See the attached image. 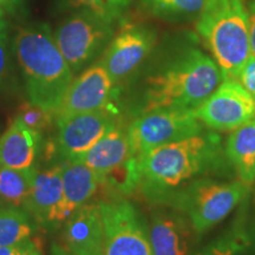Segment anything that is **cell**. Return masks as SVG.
I'll return each instance as SVG.
<instances>
[{"mask_svg": "<svg viewBox=\"0 0 255 255\" xmlns=\"http://www.w3.org/2000/svg\"><path fill=\"white\" fill-rule=\"evenodd\" d=\"M138 157L139 186L149 202L168 207L181 191L207 177L225 176L231 170L221 137L203 131L164 144Z\"/></svg>", "mask_w": 255, "mask_h": 255, "instance_id": "cell-1", "label": "cell"}, {"mask_svg": "<svg viewBox=\"0 0 255 255\" xmlns=\"http://www.w3.org/2000/svg\"><path fill=\"white\" fill-rule=\"evenodd\" d=\"M194 38L189 34L146 79L142 114L162 108L194 110L222 82L214 58L191 43Z\"/></svg>", "mask_w": 255, "mask_h": 255, "instance_id": "cell-2", "label": "cell"}, {"mask_svg": "<svg viewBox=\"0 0 255 255\" xmlns=\"http://www.w3.org/2000/svg\"><path fill=\"white\" fill-rule=\"evenodd\" d=\"M13 49L28 102L55 114L75 75L57 46L50 26L33 24L20 28Z\"/></svg>", "mask_w": 255, "mask_h": 255, "instance_id": "cell-3", "label": "cell"}, {"mask_svg": "<svg viewBox=\"0 0 255 255\" xmlns=\"http://www.w3.org/2000/svg\"><path fill=\"white\" fill-rule=\"evenodd\" d=\"M223 79H238L251 56L248 14L242 0H215L196 20Z\"/></svg>", "mask_w": 255, "mask_h": 255, "instance_id": "cell-4", "label": "cell"}, {"mask_svg": "<svg viewBox=\"0 0 255 255\" xmlns=\"http://www.w3.org/2000/svg\"><path fill=\"white\" fill-rule=\"evenodd\" d=\"M250 187L239 181L207 177L190 184L168 207L184 213L196 234H203L227 218L246 195Z\"/></svg>", "mask_w": 255, "mask_h": 255, "instance_id": "cell-5", "label": "cell"}, {"mask_svg": "<svg viewBox=\"0 0 255 255\" xmlns=\"http://www.w3.org/2000/svg\"><path fill=\"white\" fill-rule=\"evenodd\" d=\"M114 36V24L88 9L75 12L53 33L73 75L89 68L97 57L103 55Z\"/></svg>", "mask_w": 255, "mask_h": 255, "instance_id": "cell-6", "label": "cell"}, {"mask_svg": "<svg viewBox=\"0 0 255 255\" xmlns=\"http://www.w3.org/2000/svg\"><path fill=\"white\" fill-rule=\"evenodd\" d=\"M203 131V124L194 110L175 108H162L141 114L128 128L132 154L136 156Z\"/></svg>", "mask_w": 255, "mask_h": 255, "instance_id": "cell-7", "label": "cell"}, {"mask_svg": "<svg viewBox=\"0 0 255 255\" xmlns=\"http://www.w3.org/2000/svg\"><path fill=\"white\" fill-rule=\"evenodd\" d=\"M104 255H154L148 226L136 206L119 199L102 201Z\"/></svg>", "mask_w": 255, "mask_h": 255, "instance_id": "cell-8", "label": "cell"}, {"mask_svg": "<svg viewBox=\"0 0 255 255\" xmlns=\"http://www.w3.org/2000/svg\"><path fill=\"white\" fill-rule=\"evenodd\" d=\"M200 122L215 131H233L255 117V102L238 79H223L194 109Z\"/></svg>", "mask_w": 255, "mask_h": 255, "instance_id": "cell-9", "label": "cell"}, {"mask_svg": "<svg viewBox=\"0 0 255 255\" xmlns=\"http://www.w3.org/2000/svg\"><path fill=\"white\" fill-rule=\"evenodd\" d=\"M115 126L117 111L114 105L57 121L58 132L53 151L60 162L78 158Z\"/></svg>", "mask_w": 255, "mask_h": 255, "instance_id": "cell-10", "label": "cell"}, {"mask_svg": "<svg viewBox=\"0 0 255 255\" xmlns=\"http://www.w3.org/2000/svg\"><path fill=\"white\" fill-rule=\"evenodd\" d=\"M157 36L146 25H124L103 53L100 62L114 84L129 77L154 49Z\"/></svg>", "mask_w": 255, "mask_h": 255, "instance_id": "cell-11", "label": "cell"}, {"mask_svg": "<svg viewBox=\"0 0 255 255\" xmlns=\"http://www.w3.org/2000/svg\"><path fill=\"white\" fill-rule=\"evenodd\" d=\"M114 82L101 62L83 70L73 81L55 113V120L104 109L113 105Z\"/></svg>", "mask_w": 255, "mask_h": 255, "instance_id": "cell-12", "label": "cell"}, {"mask_svg": "<svg viewBox=\"0 0 255 255\" xmlns=\"http://www.w3.org/2000/svg\"><path fill=\"white\" fill-rule=\"evenodd\" d=\"M63 201L62 165L59 163L38 171L23 208L38 227L53 231L64 223Z\"/></svg>", "mask_w": 255, "mask_h": 255, "instance_id": "cell-13", "label": "cell"}, {"mask_svg": "<svg viewBox=\"0 0 255 255\" xmlns=\"http://www.w3.org/2000/svg\"><path fill=\"white\" fill-rule=\"evenodd\" d=\"M148 229L154 255H188L196 233L189 218L171 207L155 210Z\"/></svg>", "mask_w": 255, "mask_h": 255, "instance_id": "cell-14", "label": "cell"}, {"mask_svg": "<svg viewBox=\"0 0 255 255\" xmlns=\"http://www.w3.org/2000/svg\"><path fill=\"white\" fill-rule=\"evenodd\" d=\"M64 246L73 255H104L105 233L98 203H85L63 223Z\"/></svg>", "mask_w": 255, "mask_h": 255, "instance_id": "cell-15", "label": "cell"}, {"mask_svg": "<svg viewBox=\"0 0 255 255\" xmlns=\"http://www.w3.org/2000/svg\"><path fill=\"white\" fill-rule=\"evenodd\" d=\"M41 146V133L15 117L0 137V168L33 167Z\"/></svg>", "mask_w": 255, "mask_h": 255, "instance_id": "cell-16", "label": "cell"}, {"mask_svg": "<svg viewBox=\"0 0 255 255\" xmlns=\"http://www.w3.org/2000/svg\"><path fill=\"white\" fill-rule=\"evenodd\" d=\"M64 222L97 193L102 184L100 175L77 159L62 161Z\"/></svg>", "mask_w": 255, "mask_h": 255, "instance_id": "cell-17", "label": "cell"}, {"mask_svg": "<svg viewBox=\"0 0 255 255\" xmlns=\"http://www.w3.org/2000/svg\"><path fill=\"white\" fill-rule=\"evenodd\" d=\"M132 155L128 129L115 126L88 151L76 159L90 167L102 178L108 171L123 163Z\"/></svg>", "mask_w": 255, "mask_h": 255, "instance_id": "cell-18", "label": "cell"}, {"mask_svg": "<svg viewBox=\"0 0 255 255\" xmlns=\"http://www.w3.org/2000/svg\"><path fill=\"white\" fill-rule=\"evenodd\" d=\"M225 152L239 180L251 187L255 181V117L233 130Z\"/></svg>", "mask_w": 255, "mask_h": 255, "instance_id": "cell-19", "label": "cell"}, {"mask_svg": "<svg viewBox=\"0 0 255 255\" xmlns=\"http://www.w3.org/2000/svg\"><path fill=\"white\" fill-rule=\"evenodd\" d=\"M38 225L20 206L0 201V247L31 238Z\"/></svg>", "mask_w": 255, "mask_h": 255, "instance_id": "cell-20", "label": "cell"}, {"mask_svg": "<svg viewBox=\"0 0 255 255\" xmlns=\"http://www.w3.org/2000/svg\"><path fill=\"white\" fill-rule=\"evenodd\" d=\"M156 17L169 21L197 20L215 0H142Z\"/></svg>", "mask_w": 255, "mask_h": 255, "instance_id": "cell-21", "label": "cell"}, {"mask_svg": "<svg viewBox=\"0 0 255 255\" xmlns=\"http://www.w3.org/2000/svg\"><path fill=\"white\" fill-rule=\"evenodd\" d=\"M34 167L25 169L0 168V200L23 206L37 176Z\"/></svg>", "mask_w": 255, "mask_h": 255, "instance_id": "cell-22", "label": "cell"}, {"mask_svg": "<svg viewBox=\"0 0 255 255\" xmlns=\"http://www.w3.org/2000/svg\"><path fill=\"white\" fill-rule=\"evenodd\" d=\"M139 165L136 155L130 156L123 163L108 171L102 176V184H105L113 191L121 195H130L138 189L139 186Z\"/></svg>", "mask_w": 255, "mask_h": 255, "instance_id": "cell-23", "label": "cell"}, {"mask_svg": "<svg viewBox=\"0 0 255 255\" xmlns=\"http://www.w3.org/2000/svg\"><path fill=\"white\" fill-rule=\"evenodd\" d=\"M131 1L132 0H71L76 7L94 12L111 24L122 19Z\"/></svg>", "mask_w": 255, "mask_h": 255, "instance_id": "cell-24", "label": "cell"}, {"mask_svg": "<svg viewBox=\"0 0 255 255\" xmlns=\"http://www.w3.org/2000/svg\"><path fill=\"white\" fill-rule=\"evenodd\" d=\"M251 247V241L238 235L212 242L195 255H248Z\"/></svg>", "mask_w": 255, "mask_h": 255, "instance_id": "cell-25", "label": "cell"}, {"mask_svg": "<svg viewBox=\"0 0 255 255\" xmlns=\"http://www.w3.org/2000/svg\"><path fill=\"white\" fill-rule=\"evenodd\" d=\"M17 117L25 126L40 132L41 130L46 129L52 124L55 114L41 109L37 105L32 104L31 102H27V103L20 105Z\"/></svg>", "mask_w": 255, "mask_h": 255, "instance_id": "cell-26", "label": "cell"}, {"mask_svg": "<svg viewBox=\"0 0 255 255\" xmlns=\"http://www.w3.org/2000/svg\"><path fill=\"white\" fill-rule=\"evenodd\" d=\"M238 81L248 91L255 102V56L251 55L246 64L242 68Z\"/></svg>", "mask_w": 255, "mask_h": 255, "instance_id": "cell-27", "label": "cell"}, {"mask_svg": "<svg viewBox=\"0 0 255 255\" xmlns=\"http://www.w3.org/2000/svg\"><path fill=\"white\" fill-rule=\"evenodd\" d=\"M39 248L40 245L38 240H32L28 238L18 244L0 247V255H30Z\"/></svg>", "mask_w": 255, "mask_h": 255, "instance_id": "cell-28", "label": "cell"}, {"mask_svg": "<svg viewBox=\"0 0 255 255\" xmlns=\"http://www.w3.org/2000/svg\"><path fill=\"white\" fill-rule=\"evenodd\" d=\"M9 55L7 49V32L6 25L2 20H0V83L6 78L8 72Z\"/></svg>", "mask_w": 255, "mask_h": 255, "instance_id": "cell-29", "label": "cell"}, {"mask_svg": "<svg viewBox=\"0 0 255 255\" xmlns=\"http://www.w3.org/2000/svg\"><path fill=\"white\" fill-rule=\"evenodd\" d=\"M248 26H250L251 55L255 56V0H251L247 6Z\"/></svg>", "mask_w": 255, "mask_h": 255, "instance_id": "cell-30", "label": "cell"}, {"mask_svg": "<svg viewBox=\"0 0 255 255\" xmlns=\"http://www.w3.org/2000/svg\"><path fill=\"white\" fill-rule=\"evenodd\" d=\"M50 254L51 255H73L72 253H70L66 248L62 247L59 244H56V242H53V244L51 245Z\"/></svg>", "mask_w": 255, "mask_h": 255, "instance_id": "cell-31", "label": "cell"}, {"mask_svg": "<svg viewBox=\"0 0 255 255\" xmlns=\"http://www.w3.org/2000/svg\"><path fill=\"white\" fill-rule=\"evenodd\" d=\"M30 255H43V254H41V248H39V250H37V251H34L33 253L30 254Z\"/></svg>", "mask_w": 255, "mask_h": 255, "instance_id": "cell-32", "label": "cell"}, {"mask_svg": "<svg viewBox=\"0 0 255 255\" xmlns=\"http://www.w3.org/2000/svg\"><path fill=\"white\" fill-rule=\"evenodd\" d=\"M8 0H0V4H5V2H7Z\"/></svg>", "mask_w": 255, "mask_h": 255, "instance_id": "cell-33", "label": "cell"}, {"mask_svg": "<svg viewBox=\"0 0 255 255\" xmlns=\"http://www.w3.org/2000/svg\"><path fill=\"white\" fill-rule=\"evenodd\" d=\"M1 17H2V9L0 7V20H1Z\"/></svg>", "mask_w": 255, "mask_h": 255, "instance_id": "cell-34", "label": "cell"}, {"mask_svg": "<svg viewBox=\"0 0 255 255\" xmlns=\"http://www.w3.org/2000/svg\"><path fill=\"white\" fill-rule=\"evenodd\" d=\"M12 1H15V0H12Z\"/></svg>", "mask_w": 255, "mask_h": 255, "instance_id": "cell-35", "label": "cell"}, {"mask_svg": "<svg viewBox=\"0 0 255 255\" xmlns=\"http://www.w3.org/2000/svg\"><path fill=\"white\" fill-rule=\"evenodd\" d=\"M254 182H255V181H254Z\"/></svg>", "mask_w": 255, "mask_h": 255, "instance_id": "cell-36", "label": "cell"}]
</instances>
